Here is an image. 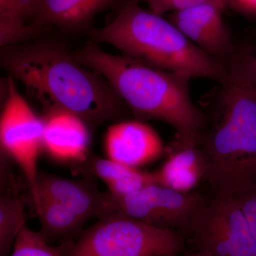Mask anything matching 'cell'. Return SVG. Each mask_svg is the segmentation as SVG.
<instances>
[{
  "instance_id": "1",
  "label": "cell",
  "mask_w": 256,
  "mask_h": 256,
  "mask_svg": "<svg viewBox=\"0 0 256 256\" xmlns=\"http://www.w3.org/2000/svg\"><path fill=\"white\" fill-rule=\"evenodd\" d=\"M226 65L198 144L215 196H236L256 186L255 55L237 50Z\"/></svg>"
},
{
  "instance_id": "2",
  "label": "cell",
  "mask_w": 256,
  "mask_h": 256,
  "mask_svg": "<svg viewBox=\"0 0 256 256\" xmlns=\"http://www.w3.org/2000/svg\"><path fill=\"white\" fill-rule=\"evenodd\" d=\"M1 64L45 111L70 112L92 129L127 114V106L108 82L58 45L35 42L6 47Z\"/></svg>"
},
{
  "instance_id": "3",
  "label": "cell",
  "mask_w": 256,
  "mask_h": 256,
  "mask_svg": "<svg viewBox=\"0 0 256 256\" xmlns=\"http://www.w3.org/2000/svg\"><path fill=\"white\" fill-rule=\"evenodd\" d=\"M74 56L102 76L138 118L163 121L180 136L200 134L206 114L192 100L191 78L128 56L107 53L94 42Z\"/></svg>"
},
{
  "instance_id": "4",
  "label": "cell",
  "mask_w": 256,
  "mask_h": 256,
  "mask_svg": "<svg viewBox=\"0 0 256 256\" xmlns=\"http://www.w3.org/2000/svg\"><path fill=\"white\" fill-rule=\"evenodd\" d=\"M138 0H126L108 24L90 32L92 42L108 44L122 54L192 78L220 82L226 65L200 50L168 20L143 9Z\"/></svg>"
},
{
  "instance_id": "5",
  "label": "cell",
  "mask_w": 256,
  "mask_h": 256,
  "mask_svg": "<svg viewBox=\"0 0 256 256\" xmlns=\"http://www.w3.org/2000/svg\"><path fill=\"white\" fill-rule=\"evenodd\" d=\"M182 236L114 214L85 229L64 256H162L178 254Z\"/></svg>"
},
{
  "instance_id": "6",
  "label": "cell",
  "mask_w": 256,
  "mask_h": 256,
  "mask_svg": "<svg viewBox=\"0 0 256 256\" xmlns=\"http://www.w3.org/2000/svg\"><path fill=\"white\" fill-rule=\"evenodd\" d=\"M194 252L202 256H256V242L234 196H215L188 227Z\"/></svg>"
},
{
  "instance_id": "7",
  "label": "cell",
  "mask_w": 256,
  "mask_h": 256,
  "mask_svg": "<svg viewBox=\"0 0 256 256\" xmlns=\"http://www.w3.org/2000/svg\"><path fill=\"white\" fill-rule=\"evenodd\" d=\"M2 149L14 160L30 188L33 204L37 202L38 159L44 151V122L20 95L9 76L6 98L0 118Z\"/></svg>"
},
{
  "instance_id": "8",
  "label": "cell",
  "mask_w": 256,
  "mask_h": 256,
  "mask_svg": "<svg viewBox=\"0 0 256 256\" xmlns=\"http://www.w3.org/2000/svg\"><path fill=\"white\" fill-rule=\"evenodd\" d=\"M114 200L117 214L156 228L185 233L197 212L208 202L197 192H178L158 184Z\"/></svg>"
},
{
  "instance_id": "9",
  "label": "cell",
  "mask_w": 256,
  "mask_h": 256,
  "mask_svg": "<svg viewBox=\"0 0 256 256\" xmlns=\"http://www.w3.org/2000/svg\"><path fill=\"white\" fill-rule=\"evenodd\" d=\"M95 176L69 180L40 171L36 182L37 202L45 197L72 210L85 222L104 218L117 212L116 200L109 192L99 190Z\"/></svg>"
},
{
  "instance_id": "10",
  "label": "cell",
  "mask_w": 256,
  "mask_h": 256,
  "mask_svg": "<svg viewBox=\"0 0 256 256\" xmlns=\"http://www.w3.org/2000/svg\"><path fill=\"white\" fill-rule=\"evenodd\" d=\"M225 8L206 2L171 13V22L194 44L226 64L237 52L222 12Z\"/></svg>"
},
{
  "instance_id": "11",
  "label": "cell",
  "mask_w": 256,
  "mask_h": 256,
  "mask_svg": "<svg viewBox=\"0 0 256 256\" xmlns=\"http://www.w3.org/2000/svg\"><path fill=\"white\" fill-rule=\"evenodd\" d=\"M104 149L108 159L140 169L161 158L166 146L154 128L137 120L110 126L106 132Z\"/></svg>"
},
{
  "instance_id": "12",
  "label": "cell",
  "mask_w": 256,
  "mask_h": 256,
  "mask_svg": "<svg viewBox=\"0 0 256 256\" xmlns=\"http://www.w3.org/2000/svg\"><path fill=\"white\" fill-rule=\"evenodd\" d=\"M44 122V151L62 162H85L89 156L90 128L78 116L66 111H46Z\"/></svg>"
},
{
  "instance_id": "13",
  "label": "cell",
  "mask_w": 256,
  "mask_h": 256,
  "mask_svg": "<svg viewBox=\"0 0 256 256\" xmlns=\"http://www.w3.org/2000/svg\"><path fill=\"white\" fill-rule=\"evenodd\" d=\"M166 159L154 172L156 183L181 192H192L205 178L206 164L197 137L175 134L166 146Z\"/></svg>"
},
{
  "instance_id": "14",
  "label": "cell",
  "mask_w": 256,
  "mask_h": 256,
  "mask_svg": "<svg viewBox=\"0 0 256 256\" xmlns=\"http://www.w3.org/2000/svg\"><path fill=\"white\" fill-rule=\"evenodd\" d=\"M126 0H42L34 24L40 30L54 26L64 31L87 28L94 18Z\"/></svg>"
},
{
  "instance_id": "15",
  "label": "cell",
  "mask_w": 256,
  "mask_h": 256,
  "mask_svg": "<svg viewBox=\"0 0 256 256\" xmlns=\"http://www.w3.org/2000/svg\"><path fill=\"white\" fill-rule=\"evenodd\" d=\"M82 164L90 175L100 178L106 184L109 193L116 198L156 184L154 172L127 166L107 158L89 156Z\"/></svg>"
},
{
  "instance_id": "16",
  "label": "cell",
  "mask_w": 256,
  "mask_h": 256,
  "mask_svg": "<svg viewBox=\"0 0 256 256\" xmlns=\"http://www.w3.org/2000/svg\"><path fill=\"white\" fill-rule=\"evenodd\" d=\"M34 206L40 220V232L50 244L76 242L85 230L86 222L58 202L40 197Z\"/></svg>"
},
{
  "instance_id": "17",
  "label": "cell",
  "mask_w": 256,
  "mask_h": 256,
  "mask_svg": "<svg viewBox=\"0 0 256 256\" xmlns=\"http://www.w3.org/2000/svg\"><path fill=\"white\" fill-rule=\"evenodd\" d=\"M26 225L24 205L20 198L2 195L0 200V256H10L16 237Z\"/></svg>"
},
{
  "instance_id": "18",
  "label": "cell",
  "mask_w": 256,
  "mask_h": 256,
  "mask_svg": "<svg viewBox=\"0 0 256 256\" xmlns=\"http://www.w3.org/2000/svg\"><path fill=\"white\" fill-rule=\"evenodd\" d=\"M74 242L53 245L40 232L25 225L16 237L10 256H64Z\"/></svg>"
},
{
  "instance_id": "19",
  "label": "cell",
  "mask_w": 256,
  "mask_h": 256,
  "mask_svg": "<svg viewBox=\"0 0 256 256\" xmlns=\"http://www.w3.org/2000/svg\"><path fill=\"white\" fill-rule=\"evenodd\" d=\"M40 28L15 18H0V45L6 48L21 44L36 36Z\"/></svg>"
},
{
  "instance_id": "20",
  "label": "cell",
  "mask_w": 256,
  "mask_h": 256,
  "mask_svg": "<svg viewBox=\"0 0 256 256\" xmlns=\"http://www.w3.org/2000/svg\"><path fill=\"white\" fill-rule=\"evenodd\" d=\"M42 0H0V18H15L34 24Z\"/></svg>"
},
{
  "instance_id": "21",
  "label": "cell",
  "mask_w": 256,
  "mask_h": 256,
  "mask_svg": "<svg viewBox=\"0 0 256 256\" xmlns=\"http://www.w3.org/2000/svg\"><path fill=\"white\" fill-rule=\"evenodd\" d=\"M146 3L150 11L154 14L162 16L166 13L170 14L182 10L188 9L196 5L210 2L226 8L228 0H138Z\"/></svg>"
},
{
  "instance_id": "22",
  "label": "cell",
  "mask_w": 256,
  "mask_h": 256,
  "mask_svg": "<svg viewBox=\"0 0 256 256\" xmlns=\"http://www.w3.org/2000/svg\"><path fill=\"white\" fill-rule=\"evenodd\" d=\"M234 197L238 202L256 242V186Z\"/></svg>"
},
{
  "instance_id": "23",
  "label": "cell",
  "mask_w": 256,
  "mask_h": 256,
  "mask_svg": "<svg viewBox=\"0 0 256 256\" xmlns=\"http://www.w3.org/2000/svg\"><path fill=\"white\" fill-rule=\"evenodd\" d=\"M230 1L242 11L256 14V0H230Z\"/></svg>"
},
{
  "instance_id": "24",
  "label": "cell",
  "mask_w": 256,
  "mask_h": 256,
  "mask_svg": "<svg viewBox=\"0 0 256 256\" xmlns=\"http://www.w3.org/2000/svg\"><path fill=\"white\" fill-rule=\"evenodd\" d=\"M162 256H202L198 255V254H195V252H191V254H184V255H180L178 254H171V255Z\"/></svg>"
},
{
  "instance_id": "25",
  "label": "cell",
  "mask_w": 256,
  "mask_h": 256,
  "mask_svg": "<svg viewBox=\"0 0 256 256\" xmlns=\"http://www.w3.org/2000/svg\"><path fill=\"white\" fill-rule=\"evenodd\" d=\"M255 60H256V54L255 55Z\"/></svg>"
}]
</instances>
